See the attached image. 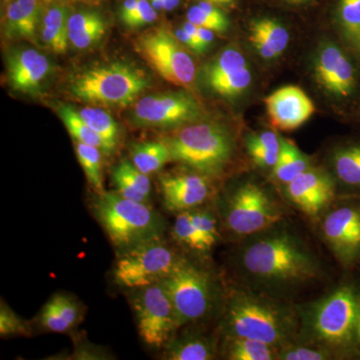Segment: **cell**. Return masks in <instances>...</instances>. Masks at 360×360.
Segmentation results:
<instances>
[{
	"label": "cell",
	"instance_id": "681fc988",
	"mask_svg": "<svg viewBox=\"0 0 360 360\" xmlns=\"http://www.w3.org/2000/svg\"><path fill=\"white\" fill-rule=\"evenodd\" d=\"M180 0H165L163 11H172L179 6Z\"/></svg>",
	"mask_w": 360,
	"mask_h": 360
},
{
	"label": "cell",
	"instance_id": "d6a6232c",
	"mask_svg": "<svg viewBox=\"0 0 360 360\" xmlns=\"http://www.w3.org/2000/svg\"><path fill=\"white\" fill-rule=\"evenodd\" d=\"M248 68L243 54L236 49H225L206 70V82H213L226 77L236 71Z\"/></svg>",
	"mask_w": 360,
	"mask_h": 360
},
{
	"label": "cell",
	"instance_id": "7c38bea8",
	"mask_svg": "<svg viewBox=\"0 0 360 360\" xmlns=\"http://www.w3.org/2000/svg\"><path fill=\"white\" fill-rule=\"evenodd\" d=\"M281 219V212L269 195L255 184H248L232 195L226 212L231 231L241 236L257 233Z\"/></svg>",
	"mask_w": 360,
	"mask_h": 360
},
{
	"label": "cell",
	"instance_id": "bcb514c9",
	"mask_svg": "<svg viewBox=\"0 0 360 360\" xmlns=\"http://www.w3.org/2000/svg\"><path fill=\"white\" fill-rule=\"evenodd\" d=\"M182 28H184V30L191 35V39H193L194 41L198 44V46L200 47L201 51L205 52L206 51L205 46L202 44V42H201L200 37H198V26L193 25L191 21H186V22L184 23Z\"/></svg>",
	"mask_w": 360,
	"mask_h": 360
},
{
	"label": "cell",
	"instance_id": "f5cc1de1",
	"mask_svg": "<svg viewBox=\"0 0 360 360\" xmlns=\"http://www.w3.org/2000/svg\"><path fill=\"white\" fill-rule=\"evenodd\" d=\"M285 1L290 2V4H307V2L311 1V0H285Z\"/></svg>",
	"mask_w": 360,
	"mask_h": 360
},
{
	"label": "cell",
	"instance_id": "4dcf8cb0",
	"mask_svg": "<svg viewBox=\"0 0 360 360\" xmlns=\"http://www.w3.org/2000/svg\"><path fill=\"white\" fill-rule=\"evenodd\" d=\"M75 151L90 186L96 189L98 193H103L101 149L77 141Z\"/></svg>",
	"mask_w": 360,
	"mask_h": 360
},
{
	"label": "cell",
	"instance_id": "4fadbf2b",
	"mask_svg": "<svg viewBox=\"0 0 360 360\" xmlns=\"http://www.w3.org/2000/svg\"><path fill=\"white\" fill-rule=\"evenodd\" d=\"M200 115L195 99L176 92L143 97L135 104L132 120L141 127H170L193 122Z\"/></svg>",
	"mask_w": 360,
	"mask_h": 360
},
{
	"label": "cell",
	"instance_id": "4316f807",
	"mask_svg": "<svg viewBox=\"0 0 360 360\" xmlns=\"http://www.w3.org/2000/svg\"><path fill=\"white\" fill-rule=\"evenodd\" d=\"M309 168V160L300 153V149L292 142L281 139V153L276 167H274L276 179L288 186Z\"/></svg>",
	"mask_w": 360,
	"mask_h": 360
},
{
	"label": "cell",
	"instance_id": "52a82bcc",
	"mask_svg": "<svg viewBox=\"0 0 360 360\" xmlns=\"http://www.w3.org/2000/svg\"><path fill=\"white\" fill-rule=\"evenodd\" d=\"M131 303L141 340L149 347H165L180 322L162 283L135 290Z\"/></svg>",
	"mask_w": 360,
	"mask_h": 360
},
{
	"label": "cell",
	"instance_id": "7bdbcfd3",
	"mask_svg": "<svg viewBox=\"0 0 360 360\" xmlns=\"http://www.w3.org/2000/svg\"><path fill=\"white\" fill-rule=\"evenodd\" d=\"M248 143L253 144L267 150L274 151V153H279L281 148V139L277 137L274 132L266 131L258 135H253L248 139Z\"/></svg>",
	"mask_w": 360,
	"mask_h": 360
},
{
	"label": "cell",
	"instance_id": "44dd1931",
	"mask_svg": "<svg viewBox=\"0 0 360 360\" xmlns=\"http://www.w3.org/2000/svg\"><path fill=\"white\" fill-rule=\"evenodd\" d=\"M79 316L77 303L70 296L58 293L44 305L39 321L46 330L63 333L77 326Z\"/></svg>",
	"mask_w": 360,
	"mask_h": 360
},
{
	"label": "cell",
	"instance_id": "5b68a950",
	"mask_svg": "<svg viewBox=\"0 0 360 360\" xmlns=\"http://www.w3.org/2000/svg\"><path fill=\"white\" fill-rule=\"evenodd\" d=\"M180 260L181 258L158 236L123 250L116 260L113 278L122 288L139 290L161 283Z\"/></svg>",
	"mask_w": 360,
	"mask_h": 360
},
{
	"label": "cell",
	"instance_id": "7a4b0ae2",
	"mask_svg": "<svg viewBox=\"0 0 360 360\" xmlns=\"http://www.w3.org/2000/svg\"><path fill=\"white\" fill-rule=\"evenodd\" d=\"M94 213L120 250L161 236L162 221L148 203L127 200L117 191L101 193L94 202Z\"/></svg>",
	"mask_w": 360,
	"mask_h": 360
},
{
	"label": "cell",
	"instance_id": "9c48e42d",
	"mask_svg": "<svg viewBox=\"0 0 360 360\" xmlns=\"http://www.w3.org/2000/svg\"><path fill=\"white\" fill-rule=\"evenodd\" d=\"M161 283L172 300L180 326L198 321L207 314L212 302V286L202 270L181 259Z\"/></svg>",
	"mask_w": 360,
	"mask_h": 360
},
{
	"label": "cell",
	"instance_id": "6da1fadb",
	"mask_svg": "<svg viewBox=\"0 0 360 360\" xmlns=\"http://www.w3.org/2000/svg\"><path fill=\"white\" fill-rule=\"evenodd\" d=\"M243 262L252 276L274 283L307 281L317 269L309 252L285 232L255 241L246 248Z\"/></svg>",
	"mask_w": 360,
	"mask_h": 360
},
{
	"label": "cell",
	"instance_id": "e0dca14e",
	"mask_svg": "<svg viewBox=\"0 0 360 360\" xmlns=\"http://www.w3.org/2000/svg\"><path fill=\"white\" fill-rule=\"evenodd\" d=\"M286 191L300 210L315 217L335 198V184L329 175L309 168L286 186Z\"/></svg>",
	"mask_w": 360,
	"mask_h": 360
},
{
	"label": "cell",
	"instance_id": "5bb4252c",
	"mask_svg": "<svg viewBox=\"0 0 360 360\" xmlns=\"http://www.w3.org/2000/svg\"><path fill=\"white\" fill-rule=\"evenodd\" d=\"M270 122L276 129L291 131L304 124L315 111L311 99L293 85L281 87L265 98Z\"/></svg>",
	"mask_w": 360,
	"mask_h": 360
},
{
	"label": "cell",
	"instance_id": "9a60e30c",
	"mask_svg": "<svg viewBox=\"0 0 360 360\" xmlns=\"http://www.w3.org/2000/svg\"><path fill=\"white\" fill-rule=\"evenodd\" d=\"M324 236L338 257L352 264L360 257V208L342 206L329 213L322 225Z\"/></svg>",
	"mask_w": 360,
	"mask_h": 360
},
{
	"label": "cell",
	"instance_id": "484cf974",
	"mask_svg": "<svg viewBox=\"0 0 360 360\" xmlns=\"http://www.w3.org/2000/svg\"><path fill=\"white\" fill-rule=\"evenodd\" d=\"M132 163L144 174H155L172 160L165 142H141L131 148Z\"/></svg>",
	"mask_w": 360,
	"mask_h": 360
},
{
	"label": "cell",
	"instance_id": "ffe728a7",
	"mask_svg": "<svg viewBox=\"0 0 360 360\" xmlns=\"http://www.w3.org/2000/svg\"><path fill=\"white\" fill-rule=\"evenodd\" d=\"M39 0H13L6 14V33L9 37L35 39L39 21Z\"/></svg>",
	"mask_w": 360,
	"mask_h": 360
},
{
	"label": "cell",
	"instance_id": "8fae6325",
	"mask_svg": "<svg viewBox=\"0 0 360 360\" xmlns=\"http://www.w3.org/2000/svg\"><path fill=\"white\" fill-rule=\"evenodd\" d=\"M317 82L331 96L349 103L360 96V63L343 45L328 44L314 63Z\"/></svg>",
	"mask_w": 360,
	"mask_h": 360
},
{
	"label": "cell",
	"instance_id": "60d3db41",
	"mask_svg": "<svg viewBox=\"0 0 360 360\" xmlns=\"http://www.w3.org/2000/svg\"><path fill=\"white\" fill-rule=\"evenodd\" d=\"M281 359L285 360H323L328 359V354L321 350L307 347H295L284 350L281 354Z\"/></svg>",
	"mask_w": 360,
	"mask_h": 360
},
{
	"label": "cell",
	"instance_id": "74e56055",
	"mask_svg": "<svg viewBox=\"0 0 360 360\" xmlns=\"http://www.w3.org/2000/svg\"><path fill=\"white\" fill-rule=\"evenodd\" d=\"M189 212H191L193 224L202 234L208 246L212 248L219 239L217 220L210 212H205V210H189Z\"/></svg>",
	"mask_w": 360,
	"mask_h": 360
},
{
	"label": "cell",
	"instance_id": "836d02e7",
	"mask_svg": "<svg viewBox=\"0 0 360 360\" xmlns=\"http://www.w3.org/2000/svg\"><path fill=\"white\" fill-rule=\"evenodd\" d=\"M174 236L177 241L191 250L205 251L210 250L200 231L191 220V212H179L174 225Z\"/></svg>",
	"mask_w": 360,
	"mask_h": 360
},
{
	"label": "cell",
	"instance_id": "30bf717a",
	"mask_svg": "<svg viewBox=\"0 0 360 360\" xmlns=\"http://www.w3.org/2000/svg\"><path fill=\"white\" fill-rule=\"evenodd\" d=\"M360 297L349 286H343L323 300L315 310L316 335L333 345H349L355 335Z\"/></svg>",
	"mask_w": 360,
	"mask_h": 360
},
{
	"label": "cell",
	"instance_id": "d590c367",
	"mask_svg": "<svg viewBox=\"0 0 360 360\" xmlns=\"http://www.w3.org/2000/svg\"><path fill=\"white\" fill-rule=\"evenodd\" d=\"M122 177L127 184H130L139 193L144 194L149 198L151 193V182L148 174H144L141 170L135 167L134 163L122 160L113 170V174Z\"/></svg>",
	"mask_w": 360,
	"mask_h": 360
},
{
	"label": "cell",
	"instance_id": "1f68e13d",
	"mask_svg": "<svg viewBox=\"0 0 360 360\" xmlns=\"http://www.w3.org/2000/svg\"><path fill=\"white\" fill-rule=\"evenodd\" d=\"M274 356V345L251 338H236L229 348V359L233 360H271Z\"/></svg>",
	"mask_w": 360,
	"mask_h": 360
},
{
	"label": "cell",
	"instance_id": "7402d4cb",
	"mask_svg": "<svg viewBox=\"0 0 360 360\" xmlns=\"http://www.w3.org/2000/svg\"><path fill=\"white\" fill-rule=\"evenodd\" d=\"M68 39L75 49H89L106 32L105 21L96 11H84L71 14L68 18Z\"/></svg>",
	"mask_w": 360,
	"mask_h": 360
},
{
	"label": "cell",
	"instance_id": "db71d44e",
	"mask_svg": "<svg viewBox=\"0 0 360 360\" xmlns=\"http://www.w3.org/2000/svg\"><path fill=\"white\" fill-rule=\"evenodd\" d=\"M2 1H4L6 2V4H11V1H13V0H2Z\"/></svg>",
	"mask_w": 360,
	"mask_h": 360
},
{
	"label": "cell",
	"instance_id": "816d5d0a",
	"mask_svg": "<svg viewBox=\"0 0 360 360\" xmlns=\"http://www.w3.org/2000/svg\"><path fill=\"white\" fill-rule=\"evenodd\" d=\"M355 335H356L357 340L360 343V311L359 315V319H357L356 330H355Z\"/></svg>",
	"mask_w": 360,
	"mask_h": 360
},
{
	"label": "cell",
	"instance_id": "d6986e66",
	"mask_svg": "<svg viewBox=\"0 0 360 360\" xmlns=\"http://www.w3.org/2000/svg\"><path fill=\"white\" fill-rule=\"evenodd\" d=\"M250 41L264 59H274L285 51L290 44V33L281 23L272 18L251 21Z\"/></svg>",
	"mask_w": 360,
	"mask_h": 360
},
{
	"label": "cell",
	"instance_id": "ac0fdd59",
	"mask_svg": "<svg viewBox=\"0 0 360 360\" xmlns=\"http://www.w3.org/2000/svg\"><path fill=\"white\" fill-rule=\"evenodd\" d=\"M165 207L170 212L193 210L210 195V184L198 174L162 175L160 179Z\"/></svg>",
	"mask_w": 360,
	"mask_h": 360
},
{
	"label": "cell",
	"instance_id": "7dc6e473",
	"mask_svg": "<svg viewBox=\"0 0 360 360\" xmlns=\"http://www.w3.org/2000/svg\"><path fill=\"white\" fill-rule=\"evenodd\" d=\"M139 4V0H124L120 7V18L124 20L127 16L134 13Z\"/></svg>",
	"mask_w": 360,
	"mask_h": 360
},
{
	"label": "cell",
	"instance_id": "cb8c5ba5",
	"mask_svg": "<svg viewBox=\"0 0 360 360\" xmlns=\"http://www.w3.org/2000/svg\"><path fill=\"white\" fill-rule=\"evenodd\" d=\"M68 13L65 7L51 6L42 18L41 39L56 53H65L68 45Z\"/></svg>",
	"mask_w": 360,
	"mask_h": 360
},
{
	"label": "cell",
	"instance_id": "ba28073f",
	"mask_svg": "<svg viewBox=\"0 0 360 360\" xmlns=\"http://www.w3.org/2000/svg\"><path fill=\"white\" fill-rule=\"evenodd\" d=\"M227 324L236 338L264 341L274 347L283 341L290 328L285 316L276 307L246 296L232 300Z\"/></svg>",
	"mask_w": 360,
	"mask_h": 360
},
{
	"label": "cell",
	"instance_id": "c3c4849f",
	"mask_svg": "<svg viewBox=\"0 0 360 360\" xmlns=\"http://www.w3.org/2000/svg\"><path fill=\"white\" fill-rule=\"evenodd\" d=\"M212 30H207V28L200 27L198 26V37L202 44L205 45V49H207L208 46L212 44L214 40V34H213Z\"/></svg>",
	"mask_w": 360,
	"mask_h": 360
},
{
	"label": "cell",
	"instance_id": "603a6c76",
	"mask_svg": "<svg viewBox=\"0 0 360 360\" xmlns=\"http://www.w3.org/2000/svg\"><path fill=\"white\" fill-rule=\"evenodd\" d=\"M335 22L343 45L360 63V0H336Z\"/></svg>",
	"mask_w": 360,
	"mask_h": 360
},
{
	"label": "cell",
	"instance_id": "ab89813d",
	"mask_svg": "<svg viewBox=\"0 0 360 360\" xmlns=\"http://www.w3.org/2000/svg\"><path fill=\"white\" fill-rule=\"evenodd\" d=\"M158 11H155V7L151 6L150 1L139 0V4L134 13L122 21L130 28H137L153 22L158 20Z\"/></svg>",
	"mask_w": 360,
	"mask_h": 360
},
{
	"label": "cell",
	"instance_id": "2e32d148",
	"mask_svg": "<svg viewBox=\"0 0 360 360\" xmlns=\"http://www.w3.org/2000/svg\"><path fill=\"white\" fill-rule=\"evenodd\" d=\"M7 77L11 89L37 94L51 73L49 58L34 49H13L6 58Z\"/></svg>",
	"mask_w": 360,
	"mask_h": 360
},
{
	"label": "cell",
	"instance_id": "d4e9b609",
	"mask_svg": "<svg viewBox=\"0 0 360 360\" xmlns=\"http://www.w3.org/2000/svg\"><path fill=\"white\" fill-rule=\"evenodd\" d=\"M333 162L341 184L360 189V141L348 142L336 149Z\"/></svg>",
	"mask_w": 360,
	"mask_h": 360
},
{
	"label": "cell",
	"instance_id": "f546056e",
	"mask_svg": "<svg viewBox=\"0 0 360 360\" xmlns=\"http://www.w3.org/2000/svg\"><path fill=\"white\" fill-rule=\"evenodd\" d=\"M167 359L172 360H208L213 359L212 348L200 338H187L176 341L170 340Z\"/></svg>",
	"mask_w": 360,
	"mask_h": 360
},
{
	"label": "cell",
	"instance_id": "f6af8a7d",
	"mask_svg": "<svg viewBox=\"0 0 360 360\" xmlns=\"http://www.w3.org/2000/svg\"><path fill=\"white\" fill-rule=\"evenodd\" d=\"M174 35L176 37V39H179L180 44L186 46L187 49H191V51L198 54L203 53L200 47L191 39V35H189L184 28H179V30L175 32Z\"/></svg>",
	"mask_w": 360,
	"mask_h": 360
},
{
	"label": "cell",
	"instance_id": "8992f818",
	"mask_svg": "<svg viewBox=\"0 0 360 360\" xmlns=\"http://www.w3.org/2000/svg\"><path fill=\"white\" fill-rule=\"evenodd\" d=\"M141 58L163 79L177 86L188 87L195 77V65L174 34L165 28H153L135 40Z\"/></svg>",
	"mask_w": 360,
	"mask_h": 360
},
{
	"label": "cell",
	"instance_id": "b9f144b4",
	"mask_svg": "<svg viewBox=\"0 0 360 360\" xmlns=\"http://www.w3.org/2000/svg\"><path fill=\"white\" fill-rule=\"evenodd\" d=\"M248 149L253 161L262 167H276L279 153H281V151L279 153H274V151L258 148V146L250 143H248Z\"/></svg>",
	"mask_w": 360,
	"mask_h": 360
},
{
	"label": "cell",
	"instance_id": "ee69618b",
	"mask_svg": "<svg viewBox=\"0 0 360 360\" xmlns=\"http://www.w3.org/2000/svg\"><path fill=\"white\" fill-rule=\"evenodd\" d=\"M112 179L115 181L117 193L127 200L137 201V202L148 203V198L144 194L139 193L130 184H127L122 177L112 174Z\"/></svg>",
	"mask_w": 360,
	"mask_h": 360
},
{
	"label": "cell",
	"instance_id": "e575fe53",
	"mask_svg": "<svg viewBox=\"0 0 360 360\" xmlns=\"http://www.w3.org/2000/svg\"><path fill=\"white\" fill-rule=\"evenodd\" d=\"M251 80H252V75H251L250 68H245L219 79L208 82L207 84L215 94L221 96L231 97L243 94L250 87Z\"/></svg>",
	"mask_w": 360,
	"mask_h": 360
},
{
	"label": "cell",
	"instance_id": "f35d334b",
	"mask_svg": "<svg viewBox=\"0 0 360 360\" xmlns=\"http://www.w3.org/2000/svg\"><path fill=\"white\" fill-rule=\"evenodd\" d=\"M187 21L200 27L207 28L212 32H224L229 28V21H221L212 18L210 14L205 13L200 6L196 4L188 9L186 13Z\"/></svg>",
	"mask_w": 360,
	"mask_h": 360
},
{
	"label": "cell",
	"instance_id": "f907efd6",
	"mask_svg": "<svg viewBox=\"0 0 360 360\" xmlns=\"http://www.w3.org/2000/svg\"><path fill=\"white\" fill-rule=\"evenodd\" d=\"M206 1L215 4V6H226V4H231L233 0H206Z\"/></svg>",
	"mask_w": 360,
	"mask_h": 360
},
{
	"label": "cell",
	"instance_id": "f1b7e54d",
	"mask_svg": "<svg viewBox=\"0 0 360 360\" xmlns=\"http://www.w3.org/2000/svg\"><path fill=\"white\" fill-rule=\"evenodd\" d=\"M58 113L66 129L75 141L96 146L103 153L110 155L103 137L99 136L96 131L90 129L89 125L82 120L77 110H73L70 105H61L59 106Z\"/></svg>",
	"mask_w": 360,
	"mask_h": 360
},
{
	"label": "cell",
	"instance_id": "3957f363",
	"mask_svg": "<svg viewBox=\"0 0 360 360\" xmlns=\"http://www.w3.org/2000/svg\"><path fill=\"white\" fill-rule=\"evenodd\" d=\"M148 85V80L139 70L116 63L84 71L73 80L70 90L85 103L125 106Z\"/></svg>",
	"mask_w": 360,
	"mask_h": 360
},
{
	"label": "cell",
	"instance_id": "8d00e7d4",
	"mask_svg": "<svg viewBox=\"0 0 360 360\" xmlns=\"http://www.w3.org/2000/svg\"><path fill=\"white\" fill-rule=\"evenodd\" d=\"M30 333L27 323L2 302L0 309V335L2 338L14 335H27Z\"/></svg>",
	"mask_w": 360,
	"mask_h": 360
},
{
	"label": "cell",
	"instance_id": "277c9868",
	"mask_svg": "<svg viewBox=\"0 0 360 360\" xmlns=\"http://www.w3.org/2000/svg\"><path fill=\"white\" fill-rule=\"evenodd\" d=\"M172 160L203 174L219 172L232 153L231 137L221 127L210 123L189 125L165 141Z\"/></svg>",
	"mask_w": 360,
	"mask_h": 360
},
{
	"label": "cell",
	"instance_id": "83f0119b",
	"mask_svg": "<svg viewBox=\"0 0 360 360\" xmlns=\"http://www.w3.org/2000/svg\"><path fill=\"white\" fill-rule=\"evenodd\" d=\"M78 115L90 129L103 137L108 146V153H112L117 146L120 129L117 123L111 115L98 108H82L78 111Z\"/></svg>",
	"mask_w": 360,
	"mask_h": 360
}]
</instances>
